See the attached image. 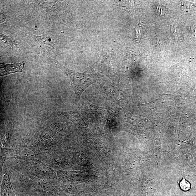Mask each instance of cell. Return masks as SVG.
I'll list each match as a JSON object with an SVG mask.
<instances>
[{"mask_svg": "<svg viewBox=\"0 0 196 196\" xmlns=\"http://www.w3.org/2000/svg\"><path fill=\"white\" fill-rule=\"evenodd\" d=\"M157 10H158V13L159 15H163L165 14V8H163V6L159 5Z\"/></svg>", "mask_w": 196, "mask_h": 196, "instance_id": "obj_6", "label": "cell"}, {"mask_svg": "<svg viewBox=\"0 0 196 196\" xmlns=\"http://www.w3.org/2000/svg\"><path fill=\"white\" fill-rule=\"evenodd\" d=\"M29 38L31 46L36 52L40 54H45L51 52L54 48V43L46 36H36L30 34Z\"/></svg>", "mask_w": 196, "mask_h": 196, "instance_id": "obj_2", "label": "cell"}, {"mask_svg": "<svg viewBox=\"0 0 196 196\" xmlns=\"http://www.w3.org/2000/svg\"><path fill=\"white\" fill-rule=\"evenodd\" d=\"M1 39L2 44L4 46L13 47L17 44V42L10 36L1 34Z\"/></svg>", "mask_w": 196, "mask_h": 196, "instance_id": "obj_4", "label": "cell"}, {"mask_svg": "<svg viewBox=\"0 0 196 196\" xmlns=\"http://www.w3.org/2000/svg\"><path fill=\"white\" fill-rule=\"evenodd\" d=\"M24 65V62L7 64L1 63V70H2L1 72V76H4L16 72H22Z\"/></svg>", "mask_w": 196, "mask_h": 196, "instance_id": "obj_3", "label": "cell"}, {"mask_svg": "<svg viewBox=\"0 0 196 196\" xmlns=\"http://www.w3.org/2000/svg\"><path fill=\"white\" fill-rule=\"evenodd\" d=\"M180 186L182 190L184 191H187L190 190L191 188V184L185 179L184 178V174L183 179L182 181L180 182Z\"/></svg>", "mask_w": 196, "mask_h": 196, "instance_id": "obj_5", "label": "cell"}, {"mask_svg": "<svg viewBox=\"0 0 196 196\" xmlns=\"http://www.w3.org/2000/svg\"><path fill=\"white\" fill-rule=\"evenodd\" d=\"M54 63L57 67L69 77L72 90L75 94V104L78 103L82 93L86 88L97 83L101 78V75L75 72L61 65L57 61L55 60Z\"/></svg>", "mask_w": 196, "mask_h": 196, "instance_id": "obj_1", "label": "cell"}]
</instances>
